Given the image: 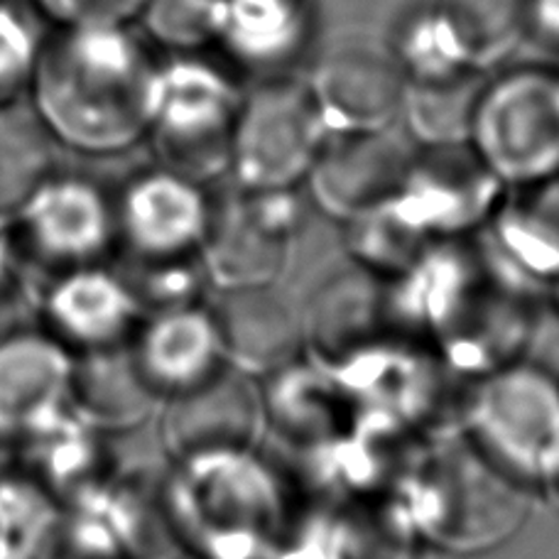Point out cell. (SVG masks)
Segmentation results:
<instances>
[{"label": "cell", "mask_w": 559, "mask_h": 559, "mask_svg": "<svg viewBox=\"0 0 559 559\" xmlns=\"http://www.w3.org/2000/svg\"><path fill=\"white\" fill-rule=\"evenodd\" d=\"M159 55L138 25L49 27L29 84L39 126L84 155L145 140Z\"/></svg>", "instance_id": "cell-1"}, {"label": "cell", "mask_w": 559, "mask_h": 559, "mask_svg": "<svg viewBox=\"0 0 559 559\" xmlns=\"http://www.w3.org/2000/svg\"><path fill=\"white\" fill-rule=\"evenodd\" d=\"M531 488L513 481L459 435L423 454L397 503L417 537L456 555L501 545L525 521Z\"/></svg>", "instance_id": "cell-2"}, {"label": "cell", "mask_w": 559, "mask_h": 559, "mask_svg": "<svg viewBox=\"0 0 559 559\" xmlns=\"http://www.w3.org/2000/svg\"><path fill=\"white\" fill-rule=\"evenodd\" d=\"M243 86L216 55L159 52L145 133L157 165L202 185L228 175Z\"/></svg>", "instance_id": "cell-3"}, {"label": "cell", "mask_w": 559, "mask_h": 559, "mask_svg": "<svg viewBox=\"0 0 559 559\" xmlns=\"http://www.w3.org/2000/svg\"><path fill=\"white\" fill-rule=\"evenodd\" d=\"M468 145L506 189L559 177V62L491 69Z\"/></svg>", "instance_id": "cell-4"}, {"label": "cell", "mask_w": 559, "mask_h": 559, "mask_svg": "<svg viewBox=\"0 0 559 559\" xmlns=\"http://www.w3.org/2000/svg\"><path fill=\"white\" fill-rule=\"evenodd\" d=\"M462 429L506 476L531 491L540 488L559 466V385L540 368L518 361L478 376Z\"/></svg>", "instance_id": "cell-5"}, {"label": "cell", "mask_w": 559, "mask_h": 559, "mask_svg": "<svg viewBox=\"0 0 559 559\" xmlns=\"http://www.w3.org/2000/svg\"><path fill=\"white\" fill-rule=\"evenodd\" d=\"M251 454L179 464L173 515L206 559H251L277 533L273 476Z\"/></svg>", "instance_id": "cell-6"}, {"label": "cell", "mask_w": 559, "mask_h": 559, "mask_svg": "<svg viewBox=\"0 0 559 559\" xmlns=\"http://www.w3.org/2000/svg\"><path fill=\"white\" fill-rule=\"evenodd\" d=\"M326 135L305 76L251 79L238 104L228 175L246 189H295L307 179Z\"/></svg>", "instance_id": "cell-7"}, {"label": "cell", "mask_w": 559, "mask_h": 559, "mask_svg": "<svg viewBox=\"0 0 559 559\" xmlns=\"http://www.w3.org/2000/svg\"><path fill=\"white\" fill-rule=\"evenodd\" d=\"M295 189L234 187L212 197L202 265L218 289L275 285L299 226Z\"/></svg>", "instance_id": "cell-8"}, {"label": "cell", "mask_w": 559, "mask_h": 559, "mask_svg": "<svg viewBox=\"0 0 559 559\" xmlns=\"http://www.w3.org/2000/svg\"><path fill=\"white\" fill-rule=\"evenodd\" d=\"M506 187L468 143L415 145L401 194L391 204L432 241L449 243L491 222Z\"/></svg>", "instance_id": "cell-9"}, {"label": "cell", "mask_w": 559, "mask_h": 559, "mask_svg": "<svg viewBox=\"0 0 559 559\" xmlns=\"http://www.w3.org/2000/svg\"><path fill=\"white\" fill-rule=\"evenodd\" d=\"M212 194L202 182L157 165L138 173L116 202V234L135 263L202 258Z\"/></svg>", "instance_id": "cell-10"}, {"label": "cell", "mask_w": 559, "mask_h": 559, "mask_svg": "<svg viewBox=\"0 0 559 559\" xmlns=\"http://www.w3.org/2000/svg\"><path fill=\"white\" fill-rule=\"evenodd\" d=\"M265 425L255 378L224 364L189 391L167 397L163 439L179 464L251 454Z\"/></svg>", "instance_id": "cell-11"}, {"label": "cell", "mask_w": 559, "mask_h": 559, "mask_svg": "<svg viewBox=\"0 0 559 559\" xmlns=\"http://www.w3.org/2000/svg\"><path fill=\"white\" fill-rule=\"evenodd\" d=\"M413 155L415 143L395 128L329 133L305 182L324 214L348 224L395 202Z\"/></svg>", "instance_id": "cell-12"}, {"label": "cell", "mask_w": 559, "mask_h": 559, "mask_svg": "<svg viewBox=\"0 0 559 559\" xmlns=\"http://www.w3.org/2000/svg\"><path fill=\"white\" fill-rule=\"evenodd\" d=\"M305 79L329 133L385 131L401 118L407 82L385 45L344 39Z\"/></svg>", "instance_id": "cell-13"}, {"label": "cell", "mask_w": 559, "mask_h": 559, "mask_svg": "<svg viewBox=\"0 0 559 559\" xmlns=\"http://www.w3.org/2000/svg\"><path fill=\"white\" fill-rule=\"evenodd\" d=\"M317 37L319 0H218L212 55L251 82L297 72Z\"/></svg>", "instance_id": "cell-14"}, {"label": "cell", "mask_w": 559, "mask_h": 559, "mask_svg": "<svg viewBox=\"0 0 559 559\" xmlns=\"http://www.w3.org/2000/svg\"><path fill=\"white\" fill-rule=\"evenodd\" d=\"M20 216L29 251L64 271L92 265L118 236L116 204L74 175L45 177L20 204Z\"/></svg>", "instance_id": "cell-15"}, {"label": "cell", "mask_w": 559, "mask_h": 559, "mask_svg": "<svg viewBox=\"0 0 559 559\" xmlns=\"http://www.w3.org/2000/svg\"><path fill=\"white\" fill-rule=\"evenodd\" d=\"M133 364L155 395L173 397L212 378L226 364L209 305L159 307L140 319Z\"/></svg>", "instance_id": "cell-16"}, {"label": "cell", "mask_w": 559, "mask_h": 559, "mask_svg": "<svg viewBox=\"0 0 559 559\" xmlns=\"http://www.w3.org/2000/svg\"><path fill=\"white\" fill-rule=\"evenodd\" d=\"M228 366L258 378L293 366L305 346V329L295 309L267 287L222 289L209 305Z\"/></svg>", "instance_id": "cell-17"}, {"label": "cell", "mask_w": 559, "mask_h": 559, "mask_svg": "<svg viewBox=\"0 0 559 559\" xmlns=\"http://www.w3.org/2000/svg\"><path fill=\"white\" fill-rule=\"evenodd\" d=\"M140 302L126 285L94 265L67 271L47 295V317L59 342L104 352L126 342L140 322Z\"/></svg>", "instance_id": "cell-18"}, {"label": "cell", "mask_w": 559, "mask_h": 559, "mask_svg": "<svg viewBox=\"0 0 559 559\" xmlns=\"http://www.w3.org/2000/svg\"><path fill=\"white\" fill-rule=\"evenodd\" d=\"M501 267L523 287L559 280V177L506 189L491 222Z\"/></svg>", "instance_id": "cell-19"}, {"label": "cell", "mask_w": 559, "mask_h": 559, "mask_svg": "<svg viewBox=\"0 0 559 559\" xmlns=\"http://www.w3.org/2000/svg\"><path fill=\"white\" fill-rule=\"evenodd\" d=\"M72 366L57 342L13 336L0 344V439H15L59 415Z\"/></svg>", "instance_id": "cell-20"}, {"label": "cell", "mask_w": 559, "mask_h": 559, "mask_svg": "<svg viewBox=\"0 0 559 559\" xmlns=\"http://www.w3.org/2000/svg\"><path fill=\"white\" fill-rule=\"evenodd\" d=\"M383 45L405 82L481 72L449 0H407L395 10Z\"/></svg>", "instance_id": "cell-21"}, {"label": "cell", "mask_w": 559, "mask_h": 559, "mask_svg": "<svg viewBox=\"0 0 559 559\" xmlns=\"http://www.w3.org/2000/svg\"><path fill=\"white\" fill-rule=\"evenodd\" d=\"M488 72H472L437 82H407L401 106L405 135L417 147L466 145Z\"/></svg>", "instance_id": "cell-22"}, {"label": "cell", "mask_w": 559, "mask_h": 559, "mask_svg": "<svg viewBox=\"0 0 559 559\" xmlns=\"http://www.w3.org/2000/svg\"><path fill=\"white\" fill-rule=\"evenodd\" d=\"M116 348L118 346L96 352L102 358H96L82 376L72 373V383H82V401L96 417L131 425L145 417L150 403L157 395L138 373L131 352L126 358H114Z\"/></svg>", "instance_id": "cell-23"}, {"label": "cell", "mask_w": 559, "mask_h": 559, "mask_svg": "<svg viewBox=\"0 0 559 559\" xmlns=\"http://www.w3.org/2000/svg\"><path fill=\"white\" fill-rule=\"evenodd\" d=\"M218 0H150L138 27L167 55H212Z\"/></svg>", "instance_id": "cell-24"}, {"label": "cell", "mask_w": 559, "mask_h": 559, "mask_svg": "<svg viewBox=\"0 0 559 559\" xmlns=\"http://www.w3.org/2000/svg\"><path fill=\"white\" fill-rule=\"evenodd\" d=\"M481 72L506 64L525 43L523 0H449Z\"/></svg>", "instance_id": "cell-25"}, {"label": "cell", "mask_w": 559, "mask_h": 559, "mask_svg": "<svg viewBox=\"0 0 559 559\" xmlns=\"http://www.w3.org/2000/svg\"><path fill=\"white\" fill-rule=\"evenodd\" d=\"M39 23L27 0H0V111L29 92L45 37Z\"/></svg>", "instance_id": "cell-26"}, {"label": "cell", "mask_w": 559, "mask_h": 559, "mask_svg": "<svg viewBox=\"0 0 559 559\" xmlns=\"http://www.w3.org/2000/svg\"><path fill=\"white\" fill-rule=\"evenodd\" d=\"M150 0H27L47 27L138 25Z\"/></svg>", "instance_id": "cell-27"}, {"label": "cell", "mask_w": 559, "mask_h": 559, "mask_svg": "<svg viewBox=\"0 0 559 559\" xmlns=\"http://www.w3.org/2000/svg\"><path fill=\"white\" fill-rule=\"evenodd\" d=\"M525 43L559 62V0H523Z\"/></svg>", "instance_id": "cell-28"}, {"label": "cell", "mask_w": 559, "mask_h": 559, "mask_svg": "<svg viewBox=\"0 0 559 559\" xmlns=\"http://www.w3.org/2000/svg\"><path fill=\"white\" fill-rule=\"evenodd\" d=\"M537 491H540L547 501H550V506H555L559 511V466H557V472L547 478L540 488H537Z\"/></svg>", "instance_id": "cell-29"}, {"label": "cell", "mask_w": 559, "mask_h": 559, "mask_svg": "<svg viewBox=\"0 0 559 559\" xmlns=\"http://www.w3.org/2000/svg\"><path fill=\"white\" fill-rule=\"evenodd\" d=\"M550 293L555 295V302H557V309H559V280L550 287Z\"/></svg>", "instance_id": "cell-30"}, {"label": "cell", "mask_w": 559, "mask_h": 559, "mask_svg": "<svg viewBox=\"0 0 559 559\" xmlns=\"http://www.w3.org/2000/svg\"><path fill=\"white\" fill-rule=\"evenodd\" d=\"M0 275H3V251H0Z\"/></svg>", "instance_id": "cell-31"}]
</instances>
